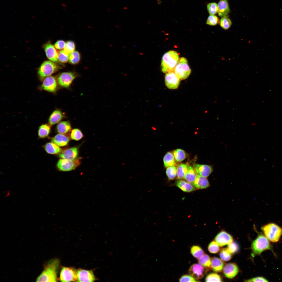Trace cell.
Segmentation results:
<instances>
[{
  "mask_svg": "<svg viewBox=\"0 0 282 282\" xmlns=\"http://www.w3.org/2000/svg\"><path fill=\"white\" fill-rule=\"evenodd\" d=\"M70 136L72 139L75 140H78L82 138L83 134L79 129L78 128H74L71 131Z\"/></svg>",
  "mask_w": 282,
  "mask_h": 282,
  "instance_id": "obj_39",
  "label": "cell"
},
{
  "mask_svg": "<svg viewBox=\"0 0 282 282\" xmlns=\"http://www.w3.org/2000/svg\"><path fill=\"white\" fill-rule=\"evenodd\" d=\"M179 55L177 52L170 50L163 55L161 61L162 71L164 73L173 71L179 60Z\"/></svg>",
  "mask_w": 282,
  "mask_h": 282,
  "instance_id": "obj_2",
  "label": "cell"
},
{
  "mask_svg": "<svg viewBox=\"0 0 282 282\" xmlns=\"http://www.w3.org/2000/svg\"><path fill=\"white\" fill-rule=\"evenodd\" d=\"M46 56L50 60L54 62L58 61V53L56 48L51 44H46L44 47Z\"/></svg>",
  "mask_w": 282,
  "mask_h": 282,
  "instance_id": "obj_17",
  "label": "cell"
},
{
  "mask_svg": "<svg viewBox=\"0 0 282 282\" xmlns=\"http://www.w3.org/2000/svg\"><path fill=\"white\" fill-rule=\"evenodd\" d=\"M60 280L62 282L75 281L77 280V271L71 267H63L60 274Z\"/></svg>",
  "mask_w": 282,
  "mask_h": 282,
  "instance_id": "obj_8",
  "label": "cell"
},
{
  "mask_svg": "<svg viewBox=\"0 0 282 282\" xmlns=\"http://www.w3.org/2000/svg\"><path fill=\"white\" fill-rule=\"evenodd\" d=\"M197 175L195 169L191 166L188 165V169L184 179L187 182L192 183Z\"/></svg>",
  "mask_w": 282,
  "mask_h": 282,
  "instance_id": "obj_29",
  "label": "cell"
},
{
  "mask_svg": "<svg viewBox=\"0 0 282 282\" xmlns=\"http://www.w3.org/2000/svg\"><path fill=\"white\" fill-rule=\"evenodd\" d=\"M247 282H268V280L263 277H258L246 280Z\"/></svg>",
  "mask_w": 282,
  "mask_h": 282,
  "instance_id": "obj_48",
  "label": "cell"
},
{
  "mask_svg": "<svg viewBox=\"0 0 282 282\" xmlns=\"http://www.w3.org/2000/svg\"><path fill=\"white\" fill-rule=\"evenodd\" d=\"M219 246L215 241H213L209 244L208 249L211 253L216 254L218 253L220 249Z\"/></svg>",
  "mask_w": 282,
  "mask_h": 282,
  "instance_id": "obj_42",
  "label": "cell"
},
{
  "mask_svg": "<svg viewBox=\"0 0 282 282\" xmlns=\"http://www.w3.org/2000/svg\"><path fill=\"white\" fill-rule=\"evenodd\" d=\"M50 130V126L48 124H44L41 125L38 129V136L41 138L46 137L49 135Z\"/></svg>",
  "mask_w": 282,
  "mask_h": 282,
  "instance_id": "obj_30",
  "label": "cell"
},
{
  "mask_svg": "<svg viewBox=\"0 0 282 282\" xmlns=\"http://www.w3.org/2000/svg\"><path fill=\"white\" fill-rule=\"evenodd\" d=\"M219 24L221 28L226 30L228 29L231 27L232 22L227 16H225L222 17L220 20Z\"/></svg>",
  "mask_w": 282,
  "mask_h": 282,
  "instance_id": "obj_35",
  "label": "cell"
},
{
  "mask_svg": "<svg viewBox=\"0 0 282 282\" xmlns=\"http://www.w3.org/2000/svg\"><path fill=\"white\" fill-rule=\"evenodd\" d=\"M199 263L205 268L208 269L211 267V259L208 255H204L198 261Z\"/></svg>",
  "mask_w": 282,
  "mask_h": 282,
  "instance_id": "obj_32",
  "label": "cell"
},
{
  "mask_svg": "<svg viewBox=\"0 0 282 282\" xmlns=\"http://www.w3.org/2000/svg\"><path fill=\"white\" fill-rule=\"evenodd\" d=\"M190 251L193 256L198 259L200 258L204 254L203 249L197 245L192 246L191 248Z\"/></svg>",
  "mask_w": 282,
  "mask_h": 282,
  "instance_id": "obj_33",
  "label": "cell"
},
{
  "mask_svg": "<svg viewBox=\"0 0 282 282\" xmlns=\"http://www.w3.org/2000/svg\"><path fill=\"white\" fill-rule=\"evenodd\" d=\"M219 255L222 260L224 261H227L231 259L232 254L229 251L227 248H224L220 251Z\"/></svg>",
  "mask_w": 282,
  "mask_h": 282,
  "instance_id": "obj_37",
  "label": "cell"
},
{
  "mask_svg": "<svg viewBox=\"0 0 282 282\" xmlns=\"http://www.w3.org/2000/svg\"><path fill=\"white\" fill-rule=\"evenodd\" d=\"M69 54L64 50L60 51L58 52V61L62 63H66L68 60Z\"/></svg>",
  "mask_w": 282,
  "mask_h": 282,
  "instance_id": "obj_41",
  "label": "cell"
},
{
  "mask_svg": "<svg viewBox=\"0 0 282 282\" xmlns=\"http://www.w3.org/2000/svg\"><path fill=\"white\" fill-rule=\"evenodd\" d=\"M265 236L271 241L276 242L279 240L282 234V229L274 223L265 225L262 228Z\"/></svg>",
  "mask_w": 282,
  "mask_h": 282,
  "instance_id": "obj_3",
  "label": "cell"
},
{
  "mask_svg": "<svg viewBox=\"0 0 282 282\" xmlns=\"http://www.w3.org/2000/svg\"><path fill=\"white\" fill-rule=\"evenodd\" d=\"M177 178L178 179H184L187 172L188 165L180 163L177 166Z\"/></svg>",
  "mask_w": 282,
  "mask_h": 282,
  "instance_id": "obj_28",
  "label": "cell"
},
{
  "mask_svg": "<svg viewBox=\"0 0 282 282\" xmlns=\"http://www.w3.org/2000/svg\"><path fill=\"white\" fill-rule=\"evenodd\" d=\"M208 269L199 264L195 263L191 266L188 272L190 275L195 279L198 280L203 278Z\"/></svg>",
  "mask_w": 282,
  "mask_h": 282,
  "instance_id": "obj_11",
  "label": "cell"
},
{
  "mask_svg": "<svg viewBox=\"0 0 282 282\" xmlns=\"http://www.w3.org/2000/svg\"><path fill=\"white\" fill-rule=\"evenodd\" d=\"M173 154L177 162H181L185 159L186 157V152L181 149H177L173 151Z\"/></svg>",
  "mask_w": 282,
  "mask_h": 282,
  "instance_id": "obj_31",
  "label": "cell"
},
{
  "mask_svg": "<svg viewBox=\"0 0 282 282\" xmlns=\"http://www.w3.org/2000/svg\"><path fill=\"white\" fill-rule=\"evenodd\" d=\"M272 246L268 239L262 234H259L252 242L251 249L253 254L259 255L264 251L272 249Z\"/></svg>",
  "mask_w": 282,
  "mask_h": 282,
  "instance_id": "obj_4",
  "label": "cell"
},
{
  "mask_svg": "<svg viewBox=\"0 0 282 282\" xmlns=\"http://www.w3.org/2000/svg\"><path fill=\"white\" fill-rule=\"evenodd\" d=\"M62 4V6L64 7V8L65 9L66 8V5L64 4H63V3Z\"/></svg>",
  "mask_w": 282,
  "mask_h": 282,
  "instance_id": "obj_49",
  "label": "cell"
},
{
  "mask_svg": "<svg viewBox=\"0 0 282 282\" xmlns=\"http://www.w3.org/2000/svg\"><path fill=\"white\" fill-rule=\"evenodd\" d=\"M44 149L47 153L51 154H57L62 151L61 148L52 142L46 143L44 146Z\"/></svg>",
  "mask_w": 282,
  "mask_h": 282,
  "instance_id": "obj_25",
  "label": "cell"
},
{
  "mask_svg": "<svg viewBox=\"0 0 282 282\" xmlns=\"http://www.w3.org/2000/svg\"><path fill=\"white\" fill-rule=\"evenodd\" d=\"M206 282H221L222 278L218 274L215 273H212L208 274L205 279Z\"/></svg>",
  "mask_w": 282,
  "mask_h": 282,
  "instance_id": "obj_38",
  "label": "cell"
},
{
  "mask_svg": "<svg viewBox=\"0 0 282 282\" xmlns=\"http://www.w3.org/2000/svg\"><path fill=\"white\" fill-rule=\"evenodd\" d=\"M218 5V13L219 16L221 17L227 16L230 11L227 0H220Z\"/></svg>",
  "mask_w": 282,
  "mask_h": 282,
  "instance_id": "obj_20",
  "label": "cell"
},
{
  "mask_svg": "<svg viewBox=\"0 0 282 282\" xmlns=\"http://www.w3.org/2000/svg\"><path fill=\"white\" fill-rule=\"evenodd\" d=\"M177 167L175 166L167 167L166 170V175L170 180L174 179L177 176Z\"/></svg>",
  "mask_w": 282,
  "mask_h": 282,
  "instance_id": "obj_36",
  "label": "cell"
},
{
  "mask_svg": "<svg viewBox=\"0 0 282 282\" xmlns=\"http://www.w3.org/2000/svg\"><path fill=\"white\" fill-rule=\"evenodd\" d=\"M173 71L180 80H184L187 78L190 74L191 69L187 59L184 57L180 58Z\"/></svg>",
  "mask_w": 282,
  "mask_h": 282,
  "instance_id": "obj_5",
  "label": "cell"
},
{
  "mask_svg": "<svg viewBox=\"0 0 282 282\" xmlns=\"http://www.w3.org/2000/svg\"><path fill=\"white\" fill-rule=\"evenodd\" d=\"M193 185L198 189H203L207 188L210 185L209 181L206 177L201 176L197 174V177L192 183Z\"/></svg>",
  "mask_w": 282,
  "mask_h": 282,
  "instance_id": "obj_19",
  "label": "cell"
},
{
  "mask_svg": "<svg viewBox=\"0 0 282 282\" xmlns=\"http://www.w3.org/2000/svg\"><path fill=\"white\" fill-rule=\"evenodd\" d=\"M42 86L44 90L48 91L54 92L57 88V83L54 77L49 76L44 79Z\"/></svg>",
  "mask_w": 282,
  "mask_h": 282,
  "instance_id": "obj_14",
  "label": "cell"
},
{
  "mask_svg": "<svg viewBox=\"0 0 282 282\" xmlns=\"http://www.w3.org/2000/svg\"><path fill=\"white\" fill-rule=\"evenodd\" d=\"M59 264L58 260L54 259L49 261L45 266L44 269L36 279L37 282H56Z\"/></svg>",
  "mask_w": 282,
  "mask_h": 282,
  "instance_id": "obj_1",
  "label": "cell"
},
{
  "mask_svg": "<svg viewBox=\"0 0 282 282\" xmlns=\"http://www.w3.org/2000/svg\"><path fill=\"white\" fill-rule=\"evenodd\" d=\"M58 68L54 62L47 61L44 62L40 66L38 73L40 78H43L51 75Z\"/></svg>",
  "mask_w": 282,
  "mask_h": 282,
  "instance_id": "obj_6",
  "label": "cell"
},
{
  "mask_svg": "<svg viewBox=\"0 0 282 282\" xmlns=\"http://www.w3.org/2000/svg\"><path fill=\"white\" fill-rule=\"evenodd\" d=\"M80 163L79 158L72 160L61 158L58 161L56 166L59 171L66 172L75 169Z\"/></svg>",
  "mask_w": 282,
  "mask_h": 282,
  "instance_id": "obj_7",
  "label": "cell"
},
{
  "mask_svg": "<svg viewBox=\"0 0 282 282\" xmlns=\"http://www.w3.org/2000/svg\"><path fill=\"white\" fill-rule=\"evenodd\" d=\"M180 282H197L199 281L196 280L191 275H183L179 279Z\"/></svg>",
  "mask_w": 282,
  "mask_h": 282,
  "instance_id": "obj_46",
  "label": "cell"
},
{
  "mask_svg": "<svg viewBox=\"0 0 282 282\" xmlns=\"http://www.w3.org/2000/svg\"><path fill=\"white\" fill-rule=\"evenodd\" d=\"M220 21L218 17L214 15H210L208 17L206 23L212 26H215L219 23Z\"/></svg>",
  "mask_w": 282,
  "mask_h": 282,
  "instance_id": "obj_43",
  "label": "cell"
},
{
  "mask_svg": "<svg viewBox=\"0 0 282 282\" xmlns=\"http://www.w3.org/2000/svg\"><path fill=\"white\" fill-rule=\"evenodd\" d=\"M223 261L220 259L214 257L211 258V268L214 271L219 272L222 271L224 266Z\"/></svg>",
  "mask_w": 282,
  "mask_h": 282,
  "instance_id": "obj_24",
  "label": "cell"
},
{
  "mask_svg": "<svg viewBox=\"0 0 282 282\" xmlns=\"http://www.w3.org/2000/svg\"><path fill=\"white\" fill-rule=\"evenodd\" d=\"M66 43L63 40H60L57 41L55 43L54 46L55 48L59 50L64 49Z\"/></svg>",
  "mask_w": 282,
  "mask_h": 282,
  "instance_id": "obj_47",
  "label": "cell"
},
{
  "mask_svg": "<svg viewBox=\"0 0 282 282\" xmlns=\"http://www.w3.org/2000/svg\"><path fill=\"white\" fill-rule=\"evenodd\" d=\"M75 49V45L74 42L73 41L69 40L66 43V45L63 50L67 53L69 54L74 51Z\"/></svg>",
  "mask_w": 282,
  "mask_h": 282,
  "instance_id": "obj_44",
  "label": "cell"
},
{
  "mask_svg": "<svg viewBox=\"0 0 282 282\" xmlns=\"http://www.w3.org/2000/svg\"><path fill=\"white\" fill-rule=\"evenodd\" d=\"M191 183L180 179L177 181L176 185L183 192H191L195 190V187Z\"/></svg>",
  "mask_w": 282,
  "mask_h": 282,
  "instance_id": "obj_22",
  "label": "cell"
},
{
  "mask_svg": "<svg viewBox=\"0 0 282 282\" xmlns=\"http://www.w3.org/2000/svg\"><path fill=\"white\" fill-rule=\"evenodd\" d=\"M180 79L173 71L166 73L165 77V82L167 88L171 89H177L179 86Z\"/></svg>",
  "mask_w": 282,
  "mask_h": 282,
  "instance_id": "obj_10",
  "label": "cell"
},
{
  "mask_svg": "<svg viewBox=\"0 0 282 282\" xmlns=\"http://www.w3.org/2000/svg\"><path fill=\"white\" fill-rule=\"evenodd\" d=\"M193 167L197 174L206 178L213 171L212 167L207 165L195 164Z\"/></svg>",
  "mask_w": 282,
  "mask_h": 282,
  "instance_id": "obj_16",
  "label": "cell"
},
{
  "mask_svg": "<svg viewBox=\"0 0 282 282\" xmlns=\"http://www.w3.org/2000/svg\"><path fill=\"white\" fill-rule=\"evenodd\" d=\"M80 55L79 53L77 51H74L69 55L68 61L72 64L78 63L80 60Z\"/></svg>",
  "mask_w": 282,
  "mask_h": 282,
  "instance_id": "obj_34",
  "label": "cell"
},
{
  "mask_svg": "<svg viewBox=\"0 0 282 282\" xmlns=\"http://www.w3.org/2000/svg\"><path fill=\"white\" fill-rule=\"evenodd\" d=\"M207 9L210 15H214L218 13V5L215 2L208 3L207 5Z\"/></svg>",
  "mask_w": 282,
  "mask_h": 282,
  "instance_id": "obj_40",
  "label": "cell"
},
{
  "mask_svg": "<svg viewBox=\"0 0 282 282\" xmlns=\"http://www.w3.org/2000/svg\"><path fill=\"white\" fill-rule=\"evenodd\" d=\"M52 142L59 146H66L70 140L69 138L67 136L62 134H58L52 139Z\"/></svg>",
  "mask_w": 282,
  "mask_h": 282,
  "instance_id": "obj_21",
  "label": "cell"
},
{
  "mask_svg": "<svg viewBox=\"0 0 282 282\" xmlns=\"http://www.w3.org/2000/svg\"><path fill=\"white\" fill-rule=\"evenodd\" d=\"M65 116L62 112L59 110H54L50 115L49 122L50 125H53L59 122Z\"/></svg>",
  "mask_w": 282,
  "mask_h": 282,
  "instance_id": "obj_23",
  "label": "cell"
},
{
  "mask_svg": "<svg viewBox=\"0 0 282 282\" xmlns=\"http://www.w3.org/2000/svg\"><path fill=\"white\" fill-rule=\"evenodd\" d=\"M71 127L70 122L68 121H62L60 122L57 125L56 130L59 133L65 134L70 131Z\"/></svg>",
  "mask_w": 282,
  "mask_h": 282,
  "instance_id": "obj_27",
  "label": "cell"
},
{
  "mask_svg": "<svg viewBox=\"0 0 282 282\" xmlns=\"http://www.w3.org/2000/svg\"><path fill=\"white\" fill-rule=\"evenodd\" d=\"M78 154V148L73 147L62 151L59 154V156L61 158L72 160L76 159Z\"/></svg>",
  "mask_w": 282,
  "mask_h": 282,
  "instance_id": "obj_18",
  "label": "cell"
},
{
  "mask_svg": "<svg viewBox=\"0 0 282 282\" xmlns=\"http://www.w3.org/2000/svg\"><path fill=\"white\" fill-rule=\"evenodd\" d=\"M77 280L79 282H93L95 278L93 272L79 269L77 271Z\"/></svg>",
  "mask_w": 282,
  "mask_h": 282,
  "instance_id": "obj_12",
  "label": "cell"
},
{
  "mask_svg": "<svg viewBox=\"0 0 282 282\" xmlns=\"http://www.w3.org/2000/svg\"><path fill=\"white\" fill-rule=\"evenodd\" d=\"M227 248L230 252L232 254H233L238 251L239 247L237 243L232 242L228 245Z\"/></svg>",
  "mask_w": 282,
  "mask_h": 282,
  "instance_id": "obj_45",
  "label": "cell"
},
{
  "mask_svg": "<svg viewBox=\"0 0 282 282\" xmlns=\"http://www.w3.org/2000/svg\"><path fill=\"white\" fill-rule=\"evenodd\" d=\"M224 273L225 276L229 278L235 277L239 272L237 265L234 263H230L226 264L223 269Z\"/></svg>",
  "mask_w": 282,
  "mask_h": 282,
  "instance_id": "obj_15",
  "label": "cell"
},
{
  "mask_svg": "<svg viewBox=\"0 0 282 282\" xmlns=\"http://www.w3.org/2000/svg\"><path fill=\"white\" fill-rule=\"evenodd\" d=\"M215 241L220 246L228 245L233 241L232 237L224 231H221L216 235Z\"/></svg>",
  "mask_w": 282,
  "mask_h": 282,
  "instance_id": "obj_13",
  "label": "cell"
},
{
  "mask_svg": "<svg viewBox=\"0 0 282 282\" xmlns=\"http://www.w3.org/2000/svg\"><path fill=\"white\" fill-rule=\"evenodd\" d=\"M76 77V74L73 72H63L58 77L57 82L61 86L64 88H68Z\"/></svg>",
  "mask_w": 282,
  "mask_h": 282,
  "instance_id": "obj_9",
  "label": "cell"
},
{
  "mask_svg": "<svg viewBox=\"0 0 282 282\" xmlns=\"http://www.w3.org/2000/svg\"><path fill=\"white\" fill-rule=\"evenodd\" d=\"M164 165L165 167L175 166L176 165V161L173 153L171 152H167L163 158Z\"/></svg>",
  "mask_w": 282,
  "mask_h": 282,
  "instance_id": "obj_26",
  "label": "cell"
}]
</instances>
